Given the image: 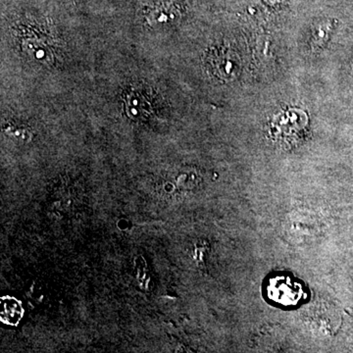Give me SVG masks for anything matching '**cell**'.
Wrapping results in <instances>:
<instances>
[{
  "instance_id": "6da1fadb",
  "label": "cell",
  "mask_w": 353,
  "mask_h": 353,
  "mask_svg": "<svg viewBox=\"0 0 353 353\" xmlns=\"http://www.w3.org/2000/svg\"><path fill=\"white\" fill-rule=\"evenodd\" d=\"M269 296L273 301L285 305L296 304L303 297L301 285L289 278H276L271 281L268 288Z\"/></svg>"
}]
</instances>
